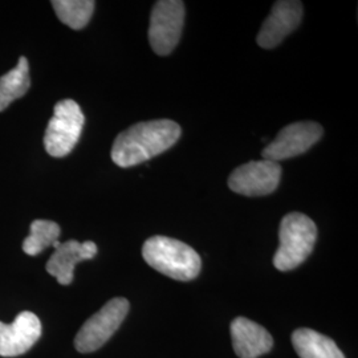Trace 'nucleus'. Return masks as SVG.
I'll use <instances>...</instances> for the list:
<instances>
[{
  "label": "nucleus",
  "instance_id": "11",
  "mask_svg": "<svg viewBox=\"0 0 358 358\" xmlns=\"http://www.w3.org/2000/svg\"><path fill=\"white\" fill-rule=\"evenodd\" d=\"M97 255V245L93 242L80 243L77 241H68L60 243L53 255L50 257L45 268L47 272L57 279L62 285H69L73 282L75 267L80 262L90 260Z\"/></svg>",
  "mask_w": 358,
  "mask_h": 358
},
{
  "label": "nucleus",
  "instance_id": "12",
  "mask_svg": "<svg viewBox=\"0 0 358 358\" xmlns=\"http://www.w3.org/2000/svg\"><path fill=\"white\" fill-rule=\"evenodd\" d=\"M231 338L234 350L241 358H257L273 346L267 329L245 317H236L231 322Z\"/></svg>",
  "mask_w": 358,
  "mask_h": 358
},
{
  "label": "nucleus",
  "instance_id": "8",
  "mask_svg": "<svg viewBox=\"0 0 358 358\" xmlns=\"http://www.w3.org/2000/svg\"><path fill=\"white\" fill-rule=\"evenodd\" d=\"M322 137V128L319 124L294 122L282 129L278 137L264 148L262 155L264 159L278 162L306 153Z\"/></svg>",
  "mask_w": 358,
  "mask_h": 358
},
{
  "label": "nucleus",
  "instance_id": "14",
  "mask_svg": "<svg viewBox=\"0 0 358 358\" xmlns=\"http://www.w3.org/2000/svg\"><path fill=\"white\" fill-rule=\"evenodd\" d=\"M29 87V65L26 57L22 56L13 69L0 77V112H3L16 99L23 97Z\"/></svg>",
  "mask_w": 358,
  "mask_h": 358
},
{
  "label": "nucleus",
  "instance_id": "13",
  "mask_svg": "<svg viewBox=\"0 0 358 358\" xmlns=\"http://www.w3.org/2000/svg\"><path fill=\"white\" fill-rule=\"evenodd\" d=\"M292 344L300 358H345L332 338L308 328L294 331Z\"/></svg>",
  "mask_w": 358,
  "mask_h": 358
},
{
  "label": "nucleus",
  "instance_id": "4",
  "mask_svg": "<svg viewBox=\"0 0 358 358\" xmlns=\"http://www.w3.org/2000/svg\"><path fill=\"white\" fill-rule=\"evenodd\" d=\"M84 124L85 117L76 101L62 100L56 103L44 136L47 153L56 158L71 153L80 140Z\"/></svg>",
  "mask_w": 358,
  "mask_h": 358
},
{
  "label": "nucleus",
  "instance_id": "10",
  "mask_svg": "<svg viewBox=\"0 0 358 358\" xmlns=\"http://www.w3.org/2000/svg\"><path fill=\"white\" fill-rule=\"evenodd\" d=\"M41 336V322L32 312H22L11 324L0 321V356L16 357L27 353Z\"/></svg>",
  "mask_w": 358,
  "mask_h": 358
},
{
  "label": "nucleus",
  "instance_id": "7",
  "mask_svg": "<svg viewBox=\"0 0 358 358\" xmlns=\"http://www.w3.org/2000/svg\"><path fill=\"white\" fill-rule=\"evenodd\" d=\"M282 167L272 161H252L235 169L229 187L245 196H263L275 192L280 183Z\"/></svg>",
  "mask_w": 358,
  "mask_h": 358
},
{
  "label": "nucleus",
  "instance_id": "15",
  "mask_svg": "<svg viewBox=\"0 0 358 358\" xmlns=\"http://www.w3.org/2000/svg\"><path fill=\"white\" fill-rule=\"evenodd\" d=\"M29 236H27L23 243V251L27 255L36 256L45 248L53 245L55 248L60 244V226L56 222L38 219L31 223Z\"/></svg>",
  "mask_w": 358,
  "mask_h": 358
},
{
  "label": "nucleus",
  "instance_id": "16",
  "mask_svg": "<svg viewBox=\"0 0 358 358\" xmlns=\"http://www.w3.org/2000/svg\"><path fill=\"white\" fill-rule=\"evenodd\" d=\"M52 6L64 24L72 29H81L90 23L96 3L93 0H55Z\"/></svg>",
  "mask_w": 358,
  "mask_h": 358
},
{
  "label": "nucleus",
  "instance_id": "2",
  "mask_svg": "<svg viewBox=\"0 0 358 358\" xmlns=\"http://www.w3.org/2000/svg\"><path fill=\"white\" fill-rule=\"evenodd\" d=\"M142 256L152 268L179 282L195 279L202 268L201 256L194 248L166 236L149 238L142 247Z\"/></svg>",
  "mask_w": 358,
  "mask_h": 358
},
{
  "label": "nucleus",
  "instance_id": "9",
  "mask_svg": "<svg viewBox=\"0 0 358 358\" xmlns=\"http://www.w3.org/2000/svg\"><path fill=\"white\" fill-rule=\"evenodd\" d=\"M303 19V4L294 0H280L263 23L256 41L262 48L271 50L279 45L284 38L299 27Z\"/></svg>",
  "mask_w": 358,
  "mask_h": 358
},
{
  "label": "nucleus",
  "instance_id": "1",
  "mask_svg": "<svg viewBox=\"0 0 358 358\" xmlns=\"http://www.w3.org/2000/svg\"><path fill=\"white\" fill-rule=\"evenodd\" d=\"M180 133V127L171 120L138 122L117 136L112 159L120 167L140 165L174 146Z\"/></svg>",
  "mask_w": 358,
  "mask_h": 358
},
{
  "label": "nucleus",
  "instance_id": "6",
  "mask_svg": "<svg viewBox=\"0 0 358 358\" xmlns=\"http://www.w3.org/2000/svg\"><path fill=\"white\" fill-rule=\"evenodd\" d=\"M185 23V4L179 0H159L150 15L149 43L159 56L176 50Z\"/></svg>",
  "mask_w": 358,
  "mask_h": 358
},
{
  "label": "nucleus",
  "instance_id": "3",
  "mask_svg": "<svg viewBox=\"0 0 358 358\" xmlns=\"http://www.w3.org/2000/svg\"><path fill=\"white\" fill-rule=\"evenodd\" d=\"M317 239L315 222L304 214L291 213L282 217L279 229V248L273 256V266L279 271L297 268L312 254Z\"/></svg>",
  "mask_w": 358,
  "mask_h": 358
},
{
  "label": "nucleus",
  "instance_id": "5",
  "mask_svg": "<svg viewBox=\"0 0 358 358\" xmlns=\"http://www.w3.org/2000/svg\"><path fill=\"white\" fill-rule=\"evenodd\" d=\"M129 312V301L115 297L108 301L97 313L81 327L75 338V346L80 353H92L117 332Z\"/></svg>",
  "mask_w": 358,
  "mask_h": 358
}]
</instances>
